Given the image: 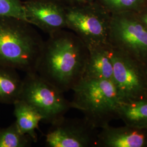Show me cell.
Here are the masks:
<instances>
[{
	"instance_id": "obj_10",
	"label": "cell",
	"mask_w": 147,
	"mask_h": 147,
	"mask_svg": "<svg viewBox=\"0 0 147 147\" xmlns=\"http://www.w3.org/2000/svg\"><path fill=\"white\" fill-rule=\"evenodd\" d=\"M96 147H147V129L109 124L98 132Z\"/></svg>"
},
{
	"instance_id": "obj_17",
	"label": "cell",
	"mask_w": 147,
	"mask_h": 147,
	"mask_svg": "<svg viewBox=\"0 0 147 147\" xmlns=\"http://www.w3.org/2000/svg\"><path fill=\"white\" fill-rule=\"evenodd\" d=\"M107 5L116 8H130L141 3L142 0H103Z\"/></svg>"
},
{
	"instance_id": "obj_5",
	"label": "cell",
	"mask_w": 147,
	"mask_h": 147,
	"mask_svg": "<svg viewBox=\"0 0 147 147\" xmlns=\"http://www.w3.org/2000/svg\"><path fill=\"white\" fill-rule=\"evenodd\" d=\"M110 56L113 65V82L123 102L147 99L143 63L111 46Z\"/></svg>"
},
{
	"instance_id": "obj_12",
	"label": "cell",
	"mask_w": 147,
	"mask_h": 147,
	"mask_svg": "<svg viewBox=\"0 0 147 147\" xmlns=\"http://www.w3.org/2000/svg\"><path fill=\"white\" fill-rule=\"evenodd\" d=\"M16 124L23 134L30 137L36 142L38 137L36 130L42 121V117L38 111L24 100L19 99L13 104Z\"/></svg>"
},
{
	"instance_id": "obj_7",
	"label": "cell",
	"mask_w": 147,
	"mask_h": 147,
	"mask_svg": "<svg viewBox=\"0 0 147 147\" xmlns=\"http://www.w3.org/2000/svg\"><path fill=\"white\" fill-rule=\"evenodd\" d=\"M108 42L142 63L147 61V29L141 22L125 18L112 21Z\"/></svg>"
},
{
	"instance_id": "obj_9",
	"label": "cell",
	"mask_w": 147,
	"mask_h": 147,
	"mask_svg": "<svg viewBox=\"0 0 147 147\" xmlns=\"http://www.w3.org/2000/svg\"><path fill=\"white\" fill-rule=\"evenodd\" d=\"M23 4L27 22L49 35L67 27V8L57 1L29 0Z\"/></svg>"
},
{
	"instance_id": "obj_18",
	"label": "cell",
	"mask_w": 147,
	"mask_h": 147,
	"mask_svg": "<svg viewBox=\"0 0 147 147\" xmlns=\"http://www.w3.org/2000/svg\"><path fill=\"white\" fill-rule=\"evenodd\" d=\"M142 24L147 29V14L143 16L141 18Z\"/></svg>"
},
{
	"instance_id": "obj_8",
	"label": "cell",
	"mask_w": 147,
	"mask_h": 147,
	"mask_svg": "<svg viewBox=\"0 0 147 147\" xmlns=\"http://www.w3.org/2000/svg\"><path fill=\"white\" fill-rule=\"evenodd\" d=\"M67 28L75 32L88 48L107 44L110 25L98 14L75 7L66 9Z\"/></svg>"
},
{
	"instance_id": "obj_14",
	"label": "cell",
	"mask_w": 147,
	"mask_h": 147,
	"mask_svg": "<svg viewBox=\"0 0 147 147\" xmlns=\"http://www.w3.org/2000/svg\"><path fill=\"white\" fill-rule=\"evenodd\" d=\"M118 117L125 125L147 129V99L122 102L118 108Z\"/></svg>"
},
{
	"instance_id": "obj_11",
	"label": "cell",
	"mask_w": 147,
	"mask_h": 147,
	"mask_svg": "<svg viewBox=\"0 0 147 147\" xmlns=\"http://www.w3.org/2000/svg\"><path fill=\"white\" fill-rule=\"evenodd\" d=\"M88 57L84 77L113 81V65L109 43L88 48Z\"/></svg>"
},
{
	"instance_id": "obj_2",
	"label": "cell",
	"mask_w": 147,
	"mask_h": 147,
	"mask_svg": "<svg viewBox=\"0 0 147 147\" xmlns=\"http://www.w3.org/2000/svg\"><path fill=\"white\" fill-rule=\"evenodd\" d=\"M26 21L0 17V65L36 73L44 42Z\"/></svg>"
},
{
	"instance_id": "obj_6",
	"label": "cell",
	"mask_w": 147,
	"mask_h": 147,
	"mask_svg": "<svg viewBox=\"0 0 147 147\" xmlns=\"http://www.w3.org/2000/svg\"><path fill=\"white\" fill-rule=\"evenodd\" d=\"M85 118L64 116L51 124L45 136L48 147H96L98 132Z\"/></svg>"
},
{
	"instance_id": "obj_1",
	"label": "cell",
	"mask_w": 147,
	"mask_h": 147,
	"mask_svg": "<svg viewBox=\"0 0 147 147\" xmlns=\"http://www.w3.org/2000/svg\"><path fill=\"white\" fill-rule=\"evenodd\" d=\"M88 57V50L81 39L62 30L44 42L36 73L65 93L83 78Z\"/></svg>"
},
{
	"instance_id": "obj_15",
	"label": "cell",
	"mask_w": 147,
	"mask_h": 147,
	"mask_svg": "<svg viewBox=\"0 0 147 147\" xmlns=\"http://www.w3.org/2000/svg\"><path fill=\"white\" fill-rule=\"evenodd\" d=\"M31 138L19 130L16 121L11 125L0 128V147H30Z\"/></svg>"
},
{
	"instance_id": "obj_13",
	"label": "cell",
	"mask_w": 147,
	"mask_h": 147,
	"mask_svg": "<svg viewBox=\"0 0 147 147\" xmlns=\"http://www.w3.org/2000/svg\"><path fill=\"white\" fill-rule=\"evenodd\" d=\"M23 80L10 67L0 65V103L14 104L21 96Z\"/></svg>"
},
{
	"instance_id": "obj_16",
	"label": "cell",
	"mask_w": 147,
	"mask_h": 147,
	"mask_svg": "<svg viewBox=\"0 0 147 147\" xmlns=\"http://www.w3.org/2000/svg\"><path fill=\"white\" fill-rule=\"evenodd\" d=\"M0 17L14 18L28 22L20 0H0Z\"/></svg>"
},
{
	"instance_id": "obj_4",
	"label": "cell",
	"mask_w": 147,
	"mask_h": 147,
	"mask_svg": "<svg viewBox=\"0 0 147 147\" xmlns=\"http://www.w3.org/2000/svg\"><path fill=\"white\" fill-rule=\"evenodd\" d=\"M63 94L37 73H30L23 79L20 99L36 109L42 116V121L51 124L72 109L71 101Z\"/></svg>"
},
{
	"instance_id": "obj_3",
	"label": "cell",
	"mask_w": 147,
	"mask_h": 147,
	"mask_svg": "<svg viewBox=\"0 0 147 147\" xmlns=\"http://www.w3.org/2000/svg\"><path fill=\"white\" fill-rule=\"evenodd\" d=\"M72 90V109L82 112L95 127L101 129L118 119V110L123 101L113 81L83 78Z\"/></svg>"
},
{
	"instance_id": "obj_19",
	"label": "cell",
	"mask_w": 147,
	"mask_h": 147,
	"mask_svg": "<svg viewBox=\"0 0 147 147\" xmlns=\"http://www.w3.org/2000/svg\"><path fill=\"white\" fill-rule=\"evenodd\" d=\"M143 67H144V70L145 75H146V78L147 81V61L143 63Z\"/></svg>"
}]
</instances>
